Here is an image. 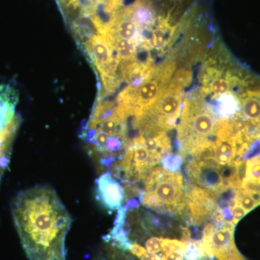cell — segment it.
<instances>
[{"mask_svg": "<svg viewBox=\"0 0 260 260\" xmlns=\"http://www.w3.org/2000/svg\"><path fill=\"white\" fill-rule=\"evenodd\" d=\"M98 201L109 210H119L125 200V192L120 182L109 172L102 174L96 180Z\"/></svg>", "mask_w": 260, "mask_h": 260, "instance_id": "cell-8", "label": "cell"}, {"mask_svg": "<svg viewBox=\"0 0 260 260\" xmlns=\"http://www.w3.org/2000/svg\"><path fill=\"white\" fill-rule=\"evenodd\" d=\"M140 203L159 213L184 217L186 210L185 188L181 173L162 167L153 168L143 181Z\"/></svg>", "mask_w": 260, "mask_h": 260, "instance_id": "cell-2", "label": "cell"}, {"mask_svg": "<svg viewBox=\"0 0 260 260\" xmlns=\"http://www.w3.org/2000/svg\"><path fill=\"white\" fill-rule=\"evenodd\" d=\"M220 121L210 106L200 101L186 102L178 127L181 156L192 155L215 142L212 138L216 140Z\"/></svg>", "mask_w": 260, "mask_h": 260, "instance_id": "cell-3", "label": "cell"}, {"mask_svg": "<svg viewBox=\"0 0 260 260\" xmlns=\"http://www.w3.org/2000/svg\"><path fill=\"white\" fill-rule=\"evenodd\" d=\"M114 43L119 60L123 62L134 60L138 50V44L132 41L119 39L108 34Z\"/></svg>", "mask_w": 260, "mask_h": 260, "instance_id": "cell-11", "label": "cell"}, {"mask_svg": "<svg viewBox=\"0 0 260 260\" xmlns=\"http://www.w3.org/2000/svg\"><path fill=\"white\" fill-rule=\"evenodd\" d=\"M160 162H162V168L166 170L171 172H178L182 165V157L180 155L170 154L162 157Z\"/></svg>", "mask_w": 260, "mask_h": 260, "instance_id": "cell-12", "label": "cell"}, {"mask_svg": "<svg viewBox=\"0 0 260 260\" xmlns=\"http://www.w3.org/2000/svg\"><path fill=\"white\" fill-rule=\"evenodd\" d=\"M15 227L30 260H65L72 219L55 191L36 186L20 191L12 208Z\"/></svg>", "mask_w": 260, "mask_h": 260, "instance_id": "cell-1", "label": "cell"}, {"mask_svg": "<svg viewBox=\"0 0 260 260\" xmlns=\"http://www.w3.org/2000/svg\"><path fill=\"white\" fill-rule=\"evenodd\" d=\"M240 187H260V154L245 162L244 178Z\"/></svg>", "mask_w": 260, "mask_h": 260, "instance_id": "cell-9", "label": "cell"}, {"mask_svg": "<svg viewBox=\"0 0 260 260\" xmlns=\"http://www.w3.org/2000/svg\"><path fill=\"white\" fill-rule=\"evenodd\" d=\"M191 76V73L189 70L184 69L178 70L174 75L173 79L171 80L170 84L178 88L184 89L190 83Z\"/></svg>", "mask_w": 260, "mask_h": 260, "instance_id": "cell-13", "label": "cell"}, {"mask_svg": "<svg viewBox=\"0 0 260 260\" xmlns=\"http://www.w3.org/2000/svg\"><path fill=\"white\" fill-rule=\"evenodd\" d=\"M234 228L232 221L226 220L218 225H205L200 244L207 256L218 260H245L234 244Z\"/></svg>", "mask_w": 260, "mask_h": 260, "instance_id": "cell-5", "label": "cell"}, {"mask_svg": "<svg viewBox=\"0 0 260 260\" xmlns=\"http://www.w3.org/2000/svg\"><path fill=\"white\" fill-rule=\"evenodd\" d=\"M223 167L210 159L191 158L186 165V173L194 185L205 189L216 198L232 189L223 177Z\"/></svg>", "mask_w": 260, "mask_h": 260, "instance_id": "cell-7", "label": "cell"}, {"mask_svg": "<svg viewBox=\"0 0 260 260\" xmlns=\"http://www.w3.org/2000/svg\"><path fill=\"white\" fill-rule=\"evenodd\" d=\"M145 248L147 251L153 254L160 252L162 249L161 238L156 237L149 238L145 241Z\"/></svg>", "mask_w": 260, "mask_h": 260, "instance_id": "cell-14", "label": "cell"}, {"mask_svg": "<svg viewBox=\"0 0 260 260\" xmlns=\"http://www.w3.org/2000/svg\"><path fill=\"white\" fill-rule=\"evenodd\" d=\"M18 94L13 87L0 84V177L9 165L12 146L20 124L16 112Z\"/></svg>", "mask_w": 260, "mask_h": 260, "instance_id": "cell-4", "label": "cell"}, {"mask_svg": "<svg viewBox=\"0 0 260 260\" xmlns=\"http://www.w3.org/2000/svg\"><path fill=\"white\" fill-rule=\"evenodd\" d=\"M239 109L240 102L237 98L229 93L219 97L215 112L221 119H232L239 113Z\"/></svg>", "mask_w": 260, "mask_h": 260, "instance_id": "cell-10", "label": "cell"}, {"mask_svg": "<svg viewBox=\"0 0 260 260\" xmlns=\"http://www.w3.org/2000/svg\"><path fill=\"white\" fill-rule=\"evenodd\" d=\"M185 250H174L165 254V260H184Z\"/></svg>", "mask_w": 260, "mask_h": 260, "instance_id": "cell-15", "label": "cell"}, {"mask_svg": "<svg viewBox=\"0 0 260 260\" xmlns=\"http://www.w3.org/2000/svg\"><path fill=\"white\" fill-rule=\"evenodd\" d=\"M217 200L213 194L194 184L186 186L184 215L189 218V223L197 226L209 220L210 223H213L223 219L222 208Z\"/></svg>", "mask_w": 260, "mask_h": 260, "instance_id": "cell-6", "label": "cell"}]
</instances>
